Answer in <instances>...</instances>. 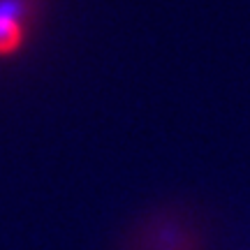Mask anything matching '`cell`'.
Returning <instances> with one entry per match:
<instances>
[{"label": "cell", "mask_w": 250, "mask_h": 250, "mask_svg": "<svg viewBox=\"0 0 250 250\" xmlns=\"http://www.w3.org/2000/svg\"><path fill=\"white\" fill-rule=\"evenodd\" d=\"M23 42V23L14 9L0 12V56L17 51Z\"/></svg>", "instance_id": "1"}]
</instances>
